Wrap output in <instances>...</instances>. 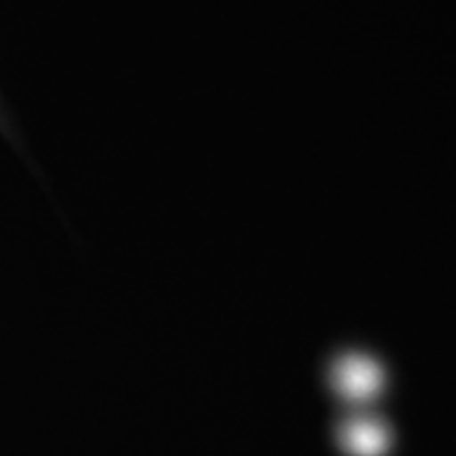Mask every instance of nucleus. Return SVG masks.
I'll return each instance as SVG.
<instances>
[{"label":"nucleus","mask_w":456,"mask_h":456,"mask_svg":"<svg viewBox=\"0 0 456 456\" xmlns=\"http://www.w3.org/2000/svg\"><path fill=\"white\" fill-rule=\"evenodd\" d=\"M330 380L342 397L363 402L383 389L385 374L374 357L363 353H345L334 362Z\"/></svg>","instance_id":"f257e3e1"},{"label":"nucleus","mask_w":456,"mask_h":456,"mask_svg":"<svg viewBox=\"0 0 456 456\" xmlns=\"http://www.w3.org/2000/svg\"><path fill=\"white\" fill-rule=\"evenodd\" d=\"M342 446L355 456H379L387 446V429L376 419H351L342 425Z\"/></svg>","instance_id":"f03ea898"}]
</instances>
